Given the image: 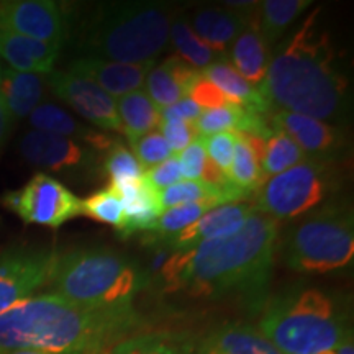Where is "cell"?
<instances>
[{
	"instance_id": "obj_33",
	"label": "cell",
	"mask_w": 354,
	"mask_h": 354,
	"mask_svg": "<svg viewBox=\"0 0 354 354\" xmlns=\"http://www.w3.org/2000/svg\"><path fill=\"white\" fill-rule=\"evenodd\" d=\"M104 171L109 176L110 185L136 183V180H141L145 174L143 167L136 161L130 149L120 143V140H115L113 145L107 149Z\"/></svg>"
},
{
	"instance_id": "obj_3",
	"label": "cell",
	"mask_w": 354,
	"mask_h": 354,
	"mask_svg": "<svg viewBox=\"0 0 354 354\" xmlns=\"http://www.w3.org/2000/svg\"><path fill=\"white\" fill-rule=\"evenodd\" d=\"M277 236V221L254 209L240 232L232 236L180 251L174 290L184 289L197 297L240 295L263 307Z\"/></svg>"
},
{
	"instance_id": "obj_40",
	"label": "cell",
	"mask_w": 354,
	"mask_h": 354,
	"mask_svg": "<svg viewBox=\"0 0 354 354\" xmlns=\"http://www.w3.org/2000/svg\"><path fill=\"white\" fill-rule=\"evenodd\" d=\"M185 97L196 102L198 107L205 110L220 109L230 104L227 97L221 94V91H218L214 84L207 81L202 74H198L196 81L190 84L187 92H185Z\"/></svg>"
},
{
	"instance_id": "obj_2",
	"label": "cell",
	"mask_w": 354,
	"mask_h": 354,
	"mask_svg": "<svg viewBox=\"0 0 354 354\" xmlns=\"http://www.w3.org/2000/svg\"><path fill=\"white\" fill-rule=\"evenodd\" d=\"M138 323L135 308H87L56 294L26 297L0 313V354H100Z\"/></svg>"
},
{
	"instance_id": "obj_27",
	"label": "cell",
	"mask_w": 354,
	"mask_h": 354,
	"mask_svg": "<svg viewBox=\"0 0 354 354\" xmlns=\"http://www.w3.org/2000/svg\"><path fill=\"white\" fill-rule=\"evenodd\" d=\"M196 343L189 335L158 331L128 338L113 348L112 354H194Z\"/></svg>"
},
{
	"instance_id": "obj_12",
	"label": "cell",
	"mask_w": 354,
	"mask_h": 354,
	"mask_svg": "<svg viewBox=\"0 0 354 354\" xmlns=\"http://www.w3.org/2000/svg\"><path fill=\"white\" fill-rule=\"evenodd\" d=\"M0 26L17 35L61 46L66 21L61 7L51 0L0 2Z\"/></svg>"
},
{
	"instance_id": "obj_18",
	"label": "cell",
	"mask_w": 354,
	"mask_h": 354,
	"mask_svg": "<svg viewBox=\"0 0 354 354\" xmlns=\"http://www.w3.org/2000/svg\"><path fill=\"white\" fill-rule=\"evenodd\" d=\"M196 354H282L258 328L248 323H225L202 339Z\"/></svg>"
},
{
	"instance_id": "obj_16",
	"label": "cell",
	"mask_w": 354,
	"mask_h": 354,
	"mask_svg": "<svg viewBox=\"0 0 354 354\" xmlns=\"http://www.w3.org/2000/svg\"><path fill=\"white\" fill-rule=\"evenodd\" d=\"M154 63L128 64L84 56L71 63L69 71L97 84L110 97H122L140 91Z\"/></svg>"
},
{
	"instance_id": "obj_15",
	"label": "cell",
	"mask_w": 354,
	"mask_h": 354,
	"mask_svg": "<svg viewBox=\"0 0 354 354\" xmlns=\"http://www.w3.org/2000/svg\"><path fill=\"white\" fill-rule=\"evenodd\" d=\"M20 153L30 165L48 171H66L87 166L92 154L71 138L38 130L28 131L20 141Z\"/></svg>"
},
{
	"instance_id": "obj_24",
	"label": "cell",
	"mask_w": 354,
	"mask_h": 354,
	"mask_svg": "<svg viewBox=\"0 0 354 354\" xmlns=\"http://www.w3.org/2000/svg\"><path fill=\"white\" fill-rule=\"evenodd\" d=\"M115 104H117L123 135L127 136L130 145L146 133L153 131L161 120V110L154 105L145 91H135L118 97Z\"/></svg>"
},
{
	"instance_id": "obj_19",
	"label": "cell",
	"mask_w": 354,
	"mask_h": 354,
	"mask_svg": "<svg viewBox=\"0 0 354 354\" xmlns=\"http://www.w3.org/2000/svg\"><path fill=\"white\" fill-rule=\"evenodd\" d=\"M61 46L17 35L0 26V57L20 73L50 74Z\"/></svg>"
},
{
	"instance_id": "obj_35",
	"label": "cell",
	"mask_w": 354,
	"mask_h": 354,
	"mask_svg": "<svg viewBox=\"0 0 354 354\" xmlns=\"http://www.w3.org/2000/svg\"><path fill=\"white\" fill-rule=\"evenodd\" d=\"M133 156L140 162L141 167H154L159 162L169 159L172 154L169 145L159 131H149L131 143Z\"/></svg>"
},
{
	"instance_id": "obj_41",
	"label": "cell",
	"mask_w": 354,
	"mask_h": 354,
	"mask_svg": "<svg viewBox=\"0 0 354 354\" xmlns=\"http://www.w3.org/2000/svg\"><path fill=\"white\" fill-rule=\"evenodd\" d=\"M201 113H202V109L198 107L196 102L187 99V97L177 100L176 104L171 105V107L161 110V117L177 118V120H184L189 123L196 122Z\"/></svg>"
},
{
	"instance_id": "obj_39",
	"label": "cell",
	"mask_w": 354,
	"mask_h": 354,
	"mask_svg": "<svg viewBox=\"0 0 354 354\" xmlns=\"http://www.w3.org/2000/svg\"><path fill=\"white\" fill-rule=\"evenodd\" d=\"M180 171L187 180H203V172H205L209 156H207L205 148H203L202 140L197 138L190 143L179 156Z\"/></svg>"
},
{
	"instance_id": "obj_11",
	"label": "cell",
	"mask_w": 354,
	"mask_h": 354,
	"mask_svg": "<svg viewBox=\"0 0 354 354\" xmlns=\"http://www.w3.org/2000/svg\"><path fill=\"white\" fill-rule=\"evenodd\" d=\"M51 92L57 99L76 110L81 117L91 122L100 130L115 131L123 135V128L117 113V104L113 97L88 79L79 76L73 71L50 73Z\"/></svg>"
},
{
	"instance_id": "obj_42",
	"label": "cell",
	"mask_w": 354,
	"mask_h": 354,
	"mask_svg": "<svg viewBox=\"0 0 354 354\" xmlns=\"http://www.w3.org/2000/svg\"><path fill=\"white\" fill-rule=\"evenodd\" d=\"M12 123H13L12 115L8 113L6 102H3L2 95H0V151H2L3 145H6L8 135H10Z\"/></svg>"
},
{
	"instance_id": "obj_31",
	"label": "cell",
	"mask_w": 354,
	"mask_h": 354,
	"mask_svg": "<svg viewBox=\"0 0 354 354\" xmlns=\"http://www.w3.org/2000/svg\"><path fill=\"white\" fill-rule=\"evenodd\" d=\"M215 203H185V205H177L172 209L161 212L159 218L153 228L154 240H165V238L174 236V234L184 232L190 225L201 220L207 212L215 209Z\"/></svg>"
},
{
	"instance_id": "obj_13",
	"label": "cell",
	"mask_w": 354,
	"mask_h": 354,
	"mask_svg": "<svg viewBox=\"0 0 354 354\" xmlns=\"http://www.w3.org/2000/svg\"><path fill=\"white\" fill-rule=\"evenodd\" d=\"M269 120L274 128L286 131L310 159L336 161L346 148L348 138L343 127L284 110H274Z\"/></svg>"
},
{
	"instance_id": "obj_20",
	"label": "cell",
	"mask_w": 354,
	"mask_h": 354,
	"mask_svg": "<svg viewBox=\"0 0 354 354\" xmlns=\"http://www.w3.org/2000/svg\"><path fill=\"white\" fill-rule=\"evenodd\" d=\"M258 15L259 10L234 38L228 51V57L232 61L230 64L238 71L241 77H245L256 87L264 81L269 59H271L269 46L259 32Z\"/></svg>"
},
{
	"instance_id": "obj_5",
	"label": "cell",
	"mask_w": 354,
	"mask_h": 354,
	"mask_svg": "<svg viewBox=\"0 0 354 354\" xmlns=\"http://www.w3.org/2000/svg\"><path fill=\"white\" fill-rule=\"evenodd\" d=\"M46 284L51 294L87 308H127L148 286L135 259L107 246L76 248L56 254Z\"/></svg>"
},
{
	"instance_id": "obj_37",
	"label": "cell",
	"mask_w": 354,
	"mask_h": 354,
	"mask_svg": "<svg viewBox=\"0 0 354 354\" xmlns=\"http://www.w3.org/2000/svg\"><path fill=\"white\" fill-rule=\"evenodd\" d=\"M158 127L159 130H161L159 133L165 136L171 151L174 154L184 151V149L197 138V133L194 130V123L177 120V118L171 117H161Z\"/></svg>"
},
{
	"instance_id": "obj_25",
	"label": "cell",
	"mask_w": 354,
	"mask_h": 354,
	"mask_svg": "<svg viewBox=\"0 0 354 354\" xmlns=\"http://www.w3.org/2000/svg\"><path fill=\"white\" fill-rule=\"evenodd\" d=\"M312 6L308 0H266L259 6V32L269 48L284 37L287 30L294 25L307 8Z\"/></svg>"
},
{
	"instance_id": "obj_43",
	"label": "cell",
	"mask_w": 354,
	"mask_h": 354,
	"mask_svg": "<svg viewBox=\"0 0 354 354\" xmlns=\"http://www.w3.org/2000/svg\"><path fill=\"white\" fill-rule=\"evenodd\" d=\"M336 354H354V346H353V333H349L342 339V343L335 348Z\"/></svg>"
},
{
	"instance_id": "obj_17",
	"label": "cell",
	"mask_w": 354,
	"mask_h": 354,
	"mask_svg": "<svg viewBox=\"0 0 354 354\" xmlns=\"http://www.w3.org/2000/svg\"><path fill=\"white\" fill-rule=\"evenodd\" d=\"M258 10L259 7L253 12H240L228 7H201L192 13L189 25L207 46L221 55H227L225 50L234 41V38Z\"/></svg>"
},
{
	"instance_id": "obj_36",
	"label": "cell",
	"mask_w": 354,
	"mask_h": 354,
	"mask_svg": "<svg viewBox=\"0 0 354 354\" xmlns=\"http://www.w3.org/2000/svg\"><path fill=\"white\" fill-rule=\"evenodd\" d=\"M198 138L202 140L203 148H205V153L210 161L228 177V171L233 162L236 133L223 131L210 136H198Z\"/></svg>"
},
{
	"instance_id": "obj_9",
	"label": "cell",
	"mask_w": 354,
	"mask_h": 354,
	"mask_svg": "<svg viewBox=\"0 0 354 354\" xmlns=\"http://www.w3.org/2000/svg\"><path fill=\"white\" fill-rule=\"evenodd\" d=\"M2 203L25 223L59 228L66 221L81 215V198L55 177L35 174L19 190L3 194Z\"/></svg>"
},
{
	"instance_id": "obj_7",
	"label": "cell",
	"mask_w": 354,
	"mask_h": 354,
	"mask_svg": "<svg viewBox=\"0 0 354 354\" xmlns=\"http://www.w3.org/2000/svg\"><path fill=\"white\" fill-rule=\"evenodd\" d=\"M281 254L292 271L302 274H328L351 268L354 259L351 205L331 198L300 216L286 232Z\"/></svg>"
},
{
	"instance_id": "obj_38",
	"label": "cell",
	"mask_w": 354,
	"mask_h": 354,
	"mask_svg": "<svg viewBox=\"0 0 354 354\" xmlns=\"http://www.w3.org/2000/svg\"><path fill=\"white\" fill-rule=\"evenodd\" d=\"M180 177H183V171H180L179 158H177V154H172L169 159L145 171L143 183L154 192H159V190L179 183Z\"/></svg>"
},
{
	"instance_id": "obj_23",
	"label": "cell",
	"mask_w": 354,
	"mask_h": 354,
	"mask_svg": "<svg viewBox=\"0 0 354 354\" xmlns=\"http://www.w3.org/2000/svg\"><path fill=\"white\" fill-rule=\"evenodd\" d=\"M46 74L20 73V71H3L0 81V95L12 118L30 117V113L41 104Z\"/></svg>"
},
{
	"instance_id": "obj_4",
	"label": "cell",
	"mask_w": 354,
	"mask_h": 354,
	"mask_svg": "<svg viewBox=\"0 0 354 354\" xmlns=\"http://www.w3.org/2000/svg\"><path fill=\"white\" fill-rule=\"evenodd\" d=\"M172 8L162 2L97 3L82 26V48L117 63H156L169 44Z\"/></svg>"
},
{
	"instance_id": "obj_32",
	"label": "cell",
	"mask_w": 354,
	"mask_h": 354,
	"mask_svg": "<svg viewBox=\"0 0 354 354\" xmlns=\"http://www.w3.org/2000/svg\"><path fill=\"white\" fill-rule=\"evenodd\" d=\"M81 215H86L100 223L112 225L117 228V232H120L125 225V212H123L120 197L112 185L81 201Z\"/></svg>"
},
{
	"instance_id": "obj_21",
	"label": "cell",
	"mask_w": 354,
	"mask_h": 354,
	"mask_svg": "<svg viewBox=\"0 0 354 354\" xmlns=\"http://www.w3.org/2000/svg\"><path fill=\"white\" fill-rule=\"evenodd\" d=\"M120 197L123 212H125V225L120 230V236L128 238L138 232H153L154 225L161 215V209L156 198V192L141 180L112 185Z\"/></svg>"
},
{
	"instance_id": "obj_46",
	"label": "cell",
	"mask_w": 354,
	"mask_h": 354,
	"mask_svg": "<svg viewBox=\"0 0 354 354\" xmlns=\"http://www.w3.org/2000/svg\"><path fill=\"white\" fill-rule=\"evenodd\" d=\"M2 74H3V69H2V64H0V81H2Z\"/></svg>"
},
{
	"instance_id": "obj_8",
	"label": "cell",
	"mask_w": 354,
	"mask_h": 354,
	"mask_svg": "<svg viewBox=\"0 0 354 354\" xmlns=\"http://www.w3.org/2000/svg\"><path fill=\"white\" fill-rule=\"evenodd\" d=\"M342 180L336 161L307 158L266 180L256 192L253 205L277 223L297 220L318 209L325 201H331Z\"/></svg>"
},
{
	"instance_id": "obj_45",
	"label": "cell",
	"mask_w": 354,
	"mask_h": 354,
	"mask_svg": "<svg viewBox=\"0 0 354 354\" xmlns=\"http://www.w3.org/2000/svg\"><path fill=\"white\" fill-rule=\"evenodd\" d=\"M317 354H336V349H326V351L317 353Z\"/></svg>"
},
{
	"instance_id": "obj_26",
	"label": "cell",
	"mask_w": 354,
	"mask_h": 354,
	"mask_svg": "<svg viewBox=\"0 0 354 354\" xmlns=\"http://www.w3.org/2000/svg\"><path fill=\"white\" fill-rule=\"evenodd\" d=\"M169 43L176 50L177 57H180V59L198 71L205 69L207 66L227 57V55H221V53L207 46V44L194 33L189 21L184 20L183 17H179V19L176 17V19L172 20L169 28Z\"/></svg>"
},
{
	"instance_id": "obj_14",
	"label": "cell",
	"mask_w": 354,
	"mask_h": 354,
	"mask_svg": "<svg viewBox=\"0 0 354 354\" xmlns=\"http://www.w3.org/2000/svg\"><path fill=\"white\" fill-rule=\"evenodd\" d=\"M254 210V205L246 202H234L223 203V205L215 207L207 212L201 220L190 225L184 232L174 234V236L165 238V240H153L159 241L161 245L174 251H189L202 245V243L216 240V238L232 236L246 223L248 216Z\"/></svg>"
},
{
	"instance_id": "obj_44",
	"label": "cell",
	"mask_w": 354,
	"mask_h": 354,
	"mask_svg": "<svg viewBox=\"0 0 354 354\" xmlns=\"http://www.w3.org/2000/svg\"><path fill=\"white\" fill-rule=\"evenodd\" d=\"M8 354H51V353H41V351H15Z\"/></svg>"
},
{
	"instance_id": "obj_29",
	"label": "cell",
	"mask_w": 354,
	"mask_h": 354,
	"mask_svg": "<svg viewBox=\"0 0 354 354\" xmlns=\"http://www.w3.org/2000/svg\"><path fill=\"white\" fill-rule=\"evenodd\" d=\"M30 123L33 130L51 133V135L63 136V138H79L88 141L94 130H88L79 123L73 115L66 110L59 109L55 104H39L37 109L30 113Z\"/></svg>"
},
{
	"instance_id": "obj_10",
	"label": "cell",
	"mask_w": 354,
	"mask_h": 354,
	"mask_svg": "<svg viewBox=\"0 0 354 354\" xmlns=\"http://www.w3.org/2000/svg\"><path fill=\"white\" fill-rule=\"evenodd\" d=\"M55 259L50 250L13 248L0 253V313L46 284Z\"/></svg>"
},
{
	"instance_id": "obj_28",
	"label": "cell",
	"mask_w": 354,
	"mask_h": 354,
	"mask_svg": "<svg viewBox=\"0 0 354 354\" xmlns=\"http://www.w3.org/2000/svg\"><path fill=\"white\" fill-rule=\"evenodd\" d=\"M304 159H307V156L299 148V145L286 131L272 127L271 135L266 138L264 153L259 162L264 177L281 174V172L297 166Z\"/></svg>"
},
{
	"instance_id": "obj_22",
	"label": "cell",
	"mask_w": 354,
	"mask_h": 354,
	"mask_svg": "<svg viewBox=\"0 0 354 354\" xmlns=\"http://www.w3.org/2000/svg\"><path fill=\"white\" fill-rule=\"evenodd\" d=\"M201 74L221 91V94L227 97L230 104L240 105V107L264 115L272 113L268 100L261 94L259 88L248 82L245 77H241L238 71L230 64L228 59L216 61V63L207 66L205 69L201 71Z\"/></svg>"
},
{
	"instance_id": "obj_1",
	"label": "cell",
	"mask_w": 354,
	"mask_h": 354,
	"mask_svg": "<svg viewBox=\"0 0 354 354\" xmlns=\"http://www.w3.org/2000/svg\"><path fill=\"white\" fill-rule=\"evenodd\" d=\"M320 15L322 8H313L274 53L258 88L272 112L284 110L343 127L351 110L349 81L328 32L320 26Z\"/></svg>"
},
{
	"instance_id": "obj_47",
	"label": "cell",
	"mask_w": 354,
	"mask_h": 354,
	"mask_svg": "<svg viewBox=\"0 0 354 354\" xmlns=\"http://www.w3.org/2000/svg\"><path fill=\"white\" fill-rule=\"evenodd\" d=\"M107 354H112V353H107Z\"/></svg>"
},
{
	"instance_id": "obj_34",
	"label": "cell",
	"mask_w": 354,
	"mask_h": 354,
	"mask_svg": "<svg viewBox=\"0 0 354 354\" xmlns=\"http://www.w3.org/2000/svg\"><path fill=\"white\" fill-rule=\"evenodd\" d=\"M145 84L146 94H148L149 99L154 102V105L159 110L171 107L177 100L184 99L183 88L177 84L174 76H172L171 71L167 69L165 63L153 66L145 79Z\"/></svg>"
},
{
	"instance_id": "obj_6",
	"label": "cell",
	"mask_w": 354,
	"mask_h": 354,
	"mask_svg": "<svg viewBox=\"0 0 354 354\" xmlns=\"http://www.w3.org/2000/svg\"><path fill=\"white\" fill-rule=\"evenodd\" d=\"M258 330L282 354L335 349L351 331L346 308L333 294L315 287H294L266 299Z\"/></svg>"
},
{
	"instance_id": "obj_30",
	"label": "cell",
	"mask_w": 354,
	"mask_h": 354,
	"mask_svg": "<svg viewBox=\"0 0 354 354\" xmlns=\"http://www.w3.org/2000/svg\"><path fill=\"white\" fill-rule=\"evenodd\" d=\"M228 180L234 187H238L248 196H253L264 184L266 177L261 171L258 159L253 154L245 141L236 135V143H234V154L232 167L228 171Z\"/></svg>"
}]
</instances>
